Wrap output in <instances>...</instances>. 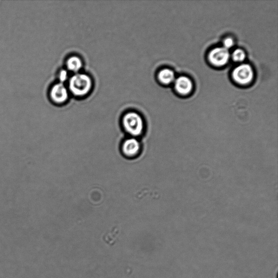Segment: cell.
<instances>
[{"instance_id": "1", "label": "cell", "mask_w": 278, "mask_h": 278, "mask_svg": "<svg viewBox=\"0 0 278 278\" xmlns=\"http://www.w3.org/2000/svg\"><path fill=\"white\" fill-rule=\"evenodd\" d=\"M122 124L125 132L133 137L141 136L145 130L143 118L135 112L125 114L122 118Z\"/></svg>"}, {"instance_id": "2", "label": "cell", "mask_w": 278, "mask_h": 278, "mask_svg": "<svg viewBox=\"0 0 278 278\" xmlns=\"http://www.w3.org/2000/svg\"><path fill=\"white\" fill-rule=\"evenodd\" d=\"M92 87V81L87 75L77 73L69 80V89L77 96H83L89 93Z\"/></svg>"}, {"instance_id": "3", "label": "cell", "mask_w": 278, "mask_h": 278, "mask_svg": "<svg viewBox=\"0 0 278 278\" xmlns=\"http://www.w3.org/2000/svg\"><path fill=\"white\" fill-rule=\"evenodd\" d=\"M254 71L249 64H242L236 67L232 72L234 80L241 85H247L252 81Z\"/></svg>"}, {"instance_id": "4", "label": "cell", "mask_w": 278, "mask_h": 278, "mask_svg": "<svg viewBox=\"0 0 278 278\" xmlns=\"http://www.w3.org/2000/svg\"><path fill=\"white\" fill-rule=\"evenodd\" d=\"M141 144L135 137L125 139L121 145L122 155L128 158H134L141 154Z\"/></svg>"}, {"instance_id": "5", "label": "cell", "mask_w": 278, "mask_h": 278, "mask_svg": "<svg viewBox=\"0 0 278 278\" xmlns=\"http://www.w3.org/2000/svg\"><path fill=\"white\" fill-rule=\"evenodd\" d=\"M230 57L229 50L223 47H218L210 52L209 60L212 65L220 67L228 63Z\"/></svg>"}, {"instance_id": "6", "label": "cell", "mask_w": 278, "mask_h": 278, "mask_svg": "<svg viewBox=\"0 0 278 278\" xmlns=\"http://www.w3.org/2000/svg\"><path fill=\"white\" fill-rule=\"evenodd\" d=\"M52 100L57 103H63L69 98V92L67 87L60 83L53 87L50 91Z\"/></svg>"}, {"instance_id": "7", "label": "cell", "mask_w": 278, "mask_h": 278, "mask_svg": "<svg viewBox=\"0 0 278 278\" xmlns=\"http://www.w3.org/2000/svg\"><path fill=\"white\" fill-rule=\"evenodd\" d=\"M175 88L179 94L187 95L193 90V83L190 78L182 76L175 79Z\"/></svg>"}, {"instance_id": "8", "label": "cell", "mask_w": 278, "mask_h": 278, "mask_svg": "<svg viewBox=\"0 0 278 278\" xmlns=\"http://www.w3.org/2000/svg\"><path fill=\"white\" fill-rule=\"evenodd\" d=\"M158 78L162 83L168 85L175 81V74L173 70L164 69L159 72Z\"/></svg>"}, {"instance_id": "9", "label": "cell", "mask_w": 278, "mask_h": 278, "mask_svg": "<svg viewBox=\"0 0 278 278\" xmlns=\"http://www.w3.org/2000/svg\"><path fill=\"white\" fill-rule=\"evenodd\" d=\"M67 67L69 71L77 74L82 68L83 63L81 58L77 56H72L68 59Z\"/></svg>"}, {"instance_id": "10", "label": "cell", "mask_w": 278, "mask_h": 278, "mask_svg": "<svg viewBox=\"0 0 278 278\" xmlns=\"http://www.w3.org/2000/svg\"><path fill=\"white\" fill-rule=\"evenodd\" d=\"M246 57L244 51L240 49H236L232 54V58L236 62H242L244 61Z\"/></svg>"}, {"instance_id": "11", "label": "cell", "mask_w": 278, "mask_h": 278, "mask_svg": "<svg viewBox=\"0 0 278 278\" xmlns=\"http://www.w3.org/2000/svg\"><path fill=\"white\" fill-rule=\"evenodd\" d=\"M223 47L229 50L233 47L234 45V41L233 38L230 37L226 38L223 41Z\"/></svg>"}, {"instance_id": "12", "label": "cell", "mask_w": 278, "mask_h": 278, "mask_svg": "<svg viewBox=\"0 0 278 278\" xmlns=\"http://www.w3.org/2000/svg\"><path fill=\"white\" fill-rule=\"evenodd\" d=\"M69 78V75L67 71L62 70L59 74V79L62 83H63L65 81H67V79Z\"/></svg>"}]
</instances>
